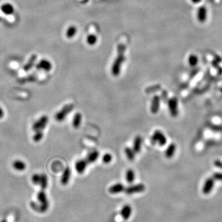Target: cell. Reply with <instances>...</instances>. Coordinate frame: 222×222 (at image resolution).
<instances>
[{
    "label": "cell",
    "mask_w": 222,
    "mask_h": 222,
    "mask_svg": "<svg viewBox=\"0 0 222 222\" xmlns=\"http://www.w3.org/2000/svg\"><path fill=\"white\" fill-rule=\"evenodd\" d=\"M74 105L73 104H68L64 106L61 110L56 113L55 115L56 120L58 121V122H62V121H63L66 118L67 115L72 111Z\"/></svg>",
    "instance_id": "6da1fadb"
},
{
    "label": "cell",
    "mask_w": 222,
    "mask_h": 222,
    "mask_svg": "<svg viewBox=\"0 0 222 222\" xmlns=\"http://www.w3.org/2000/svg\"><path fill=\"white\" fill-rule=\"evenodd\" d=\"M151 143L153 145L158 143L160 146H164L167 143V138L164 134L159 130H156L151 136Z\"/></svg>",
    "instance_id": "7a4b0ae2"
},
{
    "label": "cell",
    "mask_w": 222,
    "mask_h": 222,
    "mask_svg": "<svg viewBox=\"0 0 222 222\" xmlns=\"http://www.w3.org/2000/svg\"><path fill=\"white\" fill-rule=\"evenodd\" d=\"M48 122V117L46 115H43L40 117L33 124L32 126V129L35 131H42L46 127Z\"/></svg>",
    "instance_id": "3957f363"
},
{
    "label": "cell",
    "mask_w": 222,
    "mask_h": 222,
    "mask_svg": "<svg viewBox=\"0 0 222 222\" xmlns=\"http://www.w3.org/2000/svg\"><path fill=\"white\" fill-rule=\"evenodd\" d=\"M145 190H146V186L145 185L139 183V184L133 185L128 186L127 188H126L125 189L124 191L127 194L131 195V194H133L142 193V192L145 191Z\"/></svg>",
    "instance_id": "277c9868"
},
{
    "label": "cell",
    "mask_w": 222,
    "mask_h": 222,
    "mask_svg": "<svg viewBox=\"0 0 222 222\" xmlns=\"http://www.w3.org/2000/svg\"><path fill=\"white\" fill-rule=\"evenodd\" d=\"M178 102L176 97H173L169 99L168 101V106L169 109L170 113L171 115L175 117L178 114Z\"/></svg>",
    "instance_id": "5b68a950"
},
{
    "label": "cell",
    "mask_w": 222,
    "mask_h": 222,
    "mask_svg": "<svg viewBox=\"0 0 222 222\" xmlns=\"http://www.w3.org/2000/svg\"><path fill=\"white\" fill-rule=\"evenodd\" d=\"M38 200L41 203V207H40V210L42 212H45L48 209L49 206V203L47 199V197L46 195L45 192L43 190H42L38 194Z\"/></svg>",
    "instance_id": "8992f818"
},
{
    "label": "cell",
    "mask_w": 222,
    "mask_h": 222,
    "mask_svg": "<svg viewBox=\"0 0 222 222\" xmlns=\"http://www.w3.org/2000/svg\"><path fill=\"white\" fill-rule=\"evenodd\" d=\"M214 186V179L212 178H207L203 186V192L204 194H209L212 191Z\"/></svg>",
    "instance_id": "52a82bcc"
},
{
    "label": "cell",
    "mask_w": 222,
    "mask_h": 222,
    "mask_svg": "<svg viewBox=\"0 0 222 222\" xmlns=\"http://www.w3.org/2000/svg\"><path fill=\"white\" fill-rule=\"evenodd\" d=\"M160 105V97L157 96L155 95L152 99L151 106V111L152 114H156L159 112V108Z\"/></svg>",
    "instance_id": "ba28073f"
},
{
    "label": "cell",
    "mask_w": 222,
    "mask_h": 222,
    "mask_svg": "<svg viewBox=\"0 0 222 222\" xmlns=\"http://www.w3.org/2000/svg\"><path fill=\"white\" fill-rule=\"evenodd\" d=\"M36 68L38 70H43L48 72L51 70L52 68V65L50 61H48V60L42 59L36 64Z\"/></svg>",
    "instance_id": "9c48e42d"
},
{
    "label": "cell",
    "mask_w": 222,
    "mask_h": 222,
    "mask_svg": "<svg viewBox=\"0 0 222 222\" xmlns=\"http://www.w3.org/2000/svg\"><path fill=\"white\" fill-rule=\"evenodd\" d=\"M132 213V208L130 205H124L120 210V215L122 218L125 220H127L130 218Z\"/></svg>",
    "instance_id": "30bf717a"
},
{
    "label": "cell",
    "mask_w": 222,
    "mask_h": 222,
    "mask_svg": "<svg viewBox=\"0 0 222 222\" xmlns=\"http://www.w3.org/2000/svg\"><path fill=\"white\" fill-rule=\"evenodd\" d=\"M88 164V163L87 160L81 159L78 160L75 164V169L77 172L80 174L83 173L85 171Z\"/></svg>",
    "instance_id": "8fae6325"
},
{
    "label": "cell",
    "mask_w": 222,
    "mask_h": 222,
    "mask_svg": "<svg viewBox=\"0 0 222 222\" xmlns=\"http://www.w3.org/2000/svg\"><path fill=\"white\" fill-rule=\"evenodd\" d=\"M197 17L200 22H204L207 19V8L203 6H200L197 11Z\"/></svg>",
    "instance_id": "7c38bea8"
},
{
    "label": "cell",
    "mask_w": 222,
    "mask_h": 222,
    "mask_svg": "<svg viewBox=\"0 0 222 222\" xmlns=\"http://www.w3.org/2000/svg\"><path fill=\"white\" fill-rule=\"evenodd\" d=\"M125 188L123 184L118 183H116V184L111 186L109 188V192L111 194H118V193L123 192L125 190Z\"/></svg>",
    "instance_id": "4fadbf2b"
},
{
    "label": "cell",
    "mask_w": 222,
    "mask_h": 222,
    "mask_svg": "<svg viewBox=\"0 0 222 222\" xmlns=\"http://www.w3.org/2000/svg\"><path fill=\"white\" fill-rule=\"evenodd\" d=\"M70 176H71L70 169L69 167L66 168L61 176V179H60V182H61L62 185H66L68 184L70 178Z\"/></svg>",
    "instance_id": "5bb4252c"
},
{
    "label": "cell",
    "mask_w": 222,
    "mask_h": 222,
    "mask_svg": "<svg viewBox=\"0 0 222 222\" xmlns=\"http://www.w3.org/2000/svg\"><path fill=\"white\" fill-rule=\"evenodd\" d=\"M141 145H142V138L140 136H137L134 140L133 149L135 153H139L141 149Z\"/></svg>",
    "instance_id": "9a60e30c"
},
{
    "label": "cell",
    "mask_w": 222,
    "mask_h": 222,
    "mask_svg": "<svg viewBox=\"0 0 222 222\" xmlns=\"http://www.w3.org/2000/svg\"><path fill=\"white\" fill-rule=\"evenodd\" d=\"M36 59H37V56L36 54H33L30 57L29 60H28V62L26 63V64L23 67V69L25 72H28L30 70H31V69L34 66V65L35 64Z\"/></svg>",
    "instance_id": "2e32d148"
},
{
    "label": "cell",
    "mask_w": 222,
    "mask_h": 222,
    "mask_svg": "<svg viewBox=\"0 0 222 222\" xmlns=\"http://www.w3.org/2000/svg\"><path fill=\"white\" fill-rule=\"evenodd\" d=\"M12 167L16 170L23 171L26 169V164L21 160H16L13 162Z\"/></svg>",
    "instance_id": "e0dca14e"
},
{
    "label": "cell",
    "mask_w": 222,
    "mask_h": 222,
    "mask_svg": "<svg viewBox=\"0 0 222 222\" xmlns=\"http://www.w3.org/2000/svg\"><path fill=\"white\" fill-rule=\"evenodd\" d=\"M82 114L77 112L73 116V120H72V125L75 128H78L82 123Z\"/></svg>",
    "instance_id": "ac0fdd59"
},
{
    "label": "cell",
    "mask_w": 222,
    "mask_h": 222,
    "mask_svg": "<svg viewBox=\"0 0 222 222\" xmlns=\"http://www.w3.org/2000/svg\"><path fill=\"white\" fill-rule=\"evenodd\" d=\"M1 9H2V11L6 15H11V14H13V12L14 11L13 6L10 3L3 4L1 7Z\"/></svg>",
    "instance_id": "d6986e66"
},
{
    "label": "cell",
    "mask_w": 222,
    "mask_h": 222,
    "mask_svg": "<svg viewBox=\"0 0 222 222\" xmlns=\"http://www.w3.org/2000/svg\"><path fill=\"white\" fill-rule=\"evenodd\" d=\"M99 156V152L97 151H93L90 152L87 157V161L88 163H93L97 159V158Z\"/></svg>",
    "instance_id": "ffe728a7"
},
{
    "label": "cell",
    "mask_w": 222,
    "mask_h": 222,
    "mask_svg": "<svg viewBox=\"0 0 222 222\" xmlns=\"http://www.w3.org/2000/svg\"><path fill=\"white\" fill-rule=\"evenodd\" d=\"M175 151H176V145L174 143L170 144L166 151V157L169 159L172 157L175 154Z\"/></svg>",
    "instance_id": "44dd1931"
},
{
    "label": "cell",
    "mask_w": 222,
    "mask_h": 222,
    "mask_svg": "<svg viewBox=\"0 0 222 222\" xmlns=\"http://www.w3.org/2000/svg\"><path fill=\"white\" fill-rule=\"evenodd\" d=\"M135 175L134 171L131 169H128L126 172V179L127 181V182L129 183H133L135 181Z\"/></svg>",
    "instance_id": "7402d4cb"
},
{
    "label": "cell",
    "mask_w": 222,
    "mask_h": 222,
    "mask_svg": "<svg viewBox=\"0 0 222 222\" xmlns=\"http://www.w3.org/2000/svg\"><path fill=\"white\" fill-rule=\"evenodd\" d=\"M125 154L128 158V159L130 161H132L135 159V152L133 151V149L127 147L125 149Z\"/></svg>",
    "instance_id": "603a6c76"
},
{
    "label": "cell",
    "mask_w": 222,
    "mask_h": 222,
    "mask_svg": "<svg viewBox=\"0 0 222 222\" xmlns=\"http://www.w3.org/2000/svg\"><path fill=\"white\" fill-rule=\"evenodd\" d=\"M40 185H41L42 190H45L48 186V177L45 174L41 175V181H40Z\"/></svg>",
    "instance_id": "cb8c5ba5"
},
{
    "label": "cell",
    "mask_w": 222,
    "mask_h": 222,
    "mask_svg": "<svg viewBox=\"0 0 222 222\" xmlns=\"http://www.w3.org/2000/svg\"><path fill=\"white\" fill-rule=\"evenodd\" d=\"M188 61H189V64L191 66L194 67L198 63V58L196 55L192 54L189 57Z\"/></svg>",
    "instance_id": "d4e9b609"
},
{
    "label": "cell",
    "mask_w": 222,
    "mask_h": 222,
    "mask_svg": "<svg viewBox=\"0 0 222 222\" xmlns=\"http://www.w3.org/2000/svg\"><path fill=\"white\" fill-rule=\"evenodd\" d=\"M43 137V133L42 131H37L33 136V140L35 142H39L41 141Z\"/></svg>",
    "instance_id": "484cf974"
},
{
    "label": "cell",
    "mask_w": 222,
    "mask_h": 222,
    "mask_svg": "<svg viewBox=\"0 0 222 222\" xmlns=\"http://www.w3.org/2000/svg\"><path fill=\"white\" fill-rule=\"evenodd\" d=\"M32 180L33 184L35 185H39L40 181H41V175L35 173L33 175L32 177Z\"/></svg>",
    "instance_id": "4316f807"
},
{
    "label": "cell",
    "mask_w": 222,
    "mask_h": 222,
    "mask_svg": "<svg viewBox=\"0 0 222 222\" xmlns=\"http://www.w3.org/2000/svg\"><path fill=\"white\" fill-rule=\"evenodd\" d=\"M112 157L111 155V154H104L103 157V159H102L103 161L105 164L109 163L112 160Z\"/></svg>",
    "instance_id": "83f0119b"
},
{
    "label": "cell",
    "mask_w": 222,
    "mask_h": 222,
    "mask_svg": "<svg viewBox=\"0 0 222 222\" xmlns=\"http://www.w3.org/2000/svg\"><path fill=\"white\" fill-rule=\"evenodd\" d=\"M160 88V87L159 85H155L154 87H149L148 88H147V90H146V91L147 93H152V92H155L156 91L159 90Z\"/></svg>",
    "instance_id": "f1b7e54d"
},
{
    "label": "cell",
    "mask_w": 222,
    "mask_h": 222,
    "mask_svg": "<svg viewBox=\"0 0 222 222\" xmlns=\"http://www.w3.org/2000/svg\"><path fill=\"white\" fill-rule=\"evenodd\" d=\"M213 178L216 180L222 181V173L220 172H215L213 175Z\"/></svg>",
    "instance_id": "f546056e"
},
{
    "label": "cell",
    "mask_w": 222,
    "mask_h": 222,
    "mask_svg": "<svg viewBox=\"0 0 222 222\" xmlns=\"http://www.w3.org/2000/svg\"><path fill=\"white\" fill-rule=\"evenodd\" d=\"M214 166L220 169H222V162L220 160H216L214 162Z\"/></svg>",
    "instance_id": "4dcf8cb0"
},
{
    "label": "cell",
    "mask_w": 222,
    "mask_h": 222,
    "mask_svg": "<svg viewBox=\"0 0 222 222\" xmlns=\"http://www.w3.org/2000/svg\"><path fill=\"white\" fill-rule=\"evenodd\" d=\"M161 99H162L164 101H166V100L168 99V94L166 91H163L161 94Z\"/></svg>",
    "instance_id": "1f68e13d"
},
{
    "label": "cell",
    "mask_w": 222,
    "mask_h": 222,
    "mask_svg": "<svg viewBox=\"0 0 222 222\" xmlns=\"http://www.w3.org/2000/svg\"><path fill=\"white\" fill-rule=\"evenodd\" d=\"M4 117V111L3 109L0 107V119Z\"/></svg>",
    "instance_id": "d6a6232c"
},
{
    "label": "cell",
    "mask_w": 222,
    "mask_h": 222,
    "mask_svg": "<svg viewBox=\"0 0 222 222\" xmlns=\"http://www.w3.org/2000/svg\"><path fill=\"white\" fill-rule=\"evenodd\" d=\"M191 2H192L193 3H194L196 4V3H200V2H201V0H191Z\"/></svg>",
    "instance_id": "836d02e7"
},
{
    "label": "cell",
    "mask_w": 222,
    "mask_h": 222,
    "mask_svg": "<svg viewBox=\"0 0 222 222\" xmlns=\"http://www.w3.org/2000/svg\"><path fill=\"white\" fill-rule=\"evenodd\" d=\"M221 90V93H222V88H221V90Z\"/></svg>",
    "instance_id": "e575fe53"
},
{
    "label": "cell",
    "mask_w": 222,
    "mask_h": 222,
    "mask_svg": "<svg viewBox=\"0 0 222 222\" xmlns=\"http://www.w3.org/2000/svg\"><path fill=\"white\" fill-rule=\"evenodd\" d=\"M2 222H5V221H2Z\"/></svg>",
    "instance_id": "d590c367"
},
{
    "label": "cell",
    "mask_w": 222,
    "mask_h": 222,
    "mask_svg": "<svg viewBox=\"0 0 222 222\" xmlns=\"http://www.w3.org/2000/svg\"><path fill=\"white\" fill-rule=\"evenodd\" d=\"M0 19H1V18H0Z\"/></svg>",
    "instance_id": "8d00e7d4"
}]
</instances>
